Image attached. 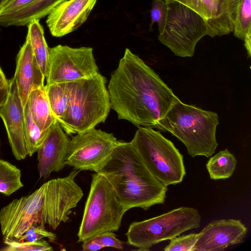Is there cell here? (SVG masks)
Segmentation results:
<instances>
[{"mask_svg":"<svg viewBox=\"0 0 251 251\" xmlns=\"http://www.w3.org/2000/svg\"><path fill=\"white\" fill-rule=\"evenodd\" d=\"M27 27L26 37L30 41L34 57L46 78L48 71L49 48L45 38L43 26L39 20H35L29 23Z\"/></svg>","mask_w":251,"mask_h":251,"instance_id":"21","label":"cell"},{"mask_svg":"<svg viewBox=\"0 0 251 251\" xmlns=\"http://www.w3.org/2000/svg\"><path fill=\"white\" fill-rule=\"evenodd\" d=\"M35 0H7L0 7V15H8L16 12Z\"/></svg>","mask_w":251,"mask_h":251,"instance_id":"31","label":"cell"},{"mask_svg":"<svg viewBox=\"0 0 251 251\" xmlns=\"http://www.w3.org/2000/svg\"><path fill=\"white\" fill-rule=\"evenodd\" d=\"M234 36L244 40L251 29V0H228Z\"/></svg>","mask_w":251,"mask_h":251,"instance_id":"22","label":"cell"},{"mask_svg":"<svg viewBox=\"0 0 251 251\" xmlns=\"http://www.w3.org/2000/svg\"><path fill=\"white\" fill-rule=\"evenodd\" d=\"M103 247H111L119 250L124 248L123 242L116 238L112 231L103 232L94 237Z\"/></svg>","mask_w":251,"mask_h":251,"instance_id":"30","label":"cell"},{"mask_svg":"<svg viewBox=\"0 0 251 251\" xmlns=\"http://www.w3.org/2000/svg\"><path fill=\"white\" fill-rule=\"evenodd\" d=\"M25 133L28 155L37 152L47 134L44 133L34 121L27 101L24 106Z\"/></svg>","mask_w":251,"mask_h":251,"instance_id":"25","label":"cell"},{"mask_svg":"<svg viewBox=\"0 0 251 251\" xmlns=\"http://www.w3.org/2000/svg\"><path fill=\"white\" fill-rule=\"evenodd\" d=\"M57 121L50 128L37 151V168L40 178H47L52 172L62 170L70 141Z\"/></svg>","mask_w":251,"mask_h":251,"instance_id":"14","label":"cell"},{"mask_svg":"<svg viewBox=\"0 0 251 251\" xmlns=\"http://www.w3.org/2000/svg\"><path fill=\"white\" fill-rule=\"evenodd\" d=\"M169 12L166 25L158 39L175 55L192 57L198 42L208 35L207 21L188 7L174 0L167 1Z\"/></svg>","mask_w":251,"mask_h":251,"instance_id":"9","label":"cell"},{"mask_svg":"<svg viewBox=\"0 0 251 251\" xmlns=\"http://www.w3.org/2000/svg\"><path fill=\"white\" fill-rule=\"evenodd\" d=\"M6 246L1 249L4 251H51L52 248L43 239L35 242L19 241L15 239H4Z\"/></svg>","mask_w":251,"mask_h":251,"instance_id":"26","label":"cell"},{"mask_svg":"<svg viewBox=\"0 0 251 251\" xmlns=\"http://www.w3.org/2000/svg\"><path fill=\"white\" fill-rule=\"evenodd\" d=\"M151 174L166 186L181 182L186 175L183 156L159 131L138 127L130 142Z\"/></svg>","mask_w":251,"mask_h":251,"instance_id":"7","label":"cell"},{"mask_svg":"<svg viewBox=\"0 0 251 251\" xmlns=\"http://www.w3.org/2000/svg\"><path fill=\"white\" fill-rule=\"evenodd\" d=\"M73 84V82H67L45 85L52 113L59 123L67 112Z\"/></svg>","mask_w":251,"mask_h":251,"instance_id":"20","label":"cell"},{"mask_svg":"<svg viewBox=\"0 0 251 251\" xmlns=\"http://www.w3.org/2000/svg\"><path fill=\"white\" fill-rule=\"evenodd\" d=\"M23 186L20 170L0 159V193L9 196Z\"/></svg>","mask_w":251,"mask_h":251,"instance_id":"24","label":"cell"},{"mask_svg":"<svg viewBox=\"0 0 251 251\" xmlns=\"http://www.w3.org/2000/svg\"><path fill=\"white\" fill-rule=\"evenodd\" d=\"M244 41L245 47L247 51L248 56L250 57L251 54V29H250L247 33Z\"/></svg>","mask_w":251,"mask_h":251,"instance_id":"33","label":"cell"},{"mask_svg":"<svg viewBox=\"0 0 251 251\" xmlns=\"http://www.w3.org/2000/svg\"><path fill=\"white\" fill-rule=\"evenodd\" d=\"M9 92V86L0 88V108L7 100Z\"/></svg>","mask_w":251,"mask_h":251,"instance_id":"34","label":"cell"},{"mask_svg":"<svg viewBox=\"0 0 251 251\" xmlns=\"http://www.w3.org/2000/svg\"><path fill=\"white\" fill-rule=\"evenodd\" d=\"M97 0H67L48 15L47 25L51 34L61 37L69 34L87 20Z\"/></svg>","mask_w":251,"mask_h":251,"instance_id":"15","label":"cell"},{"mask_svg":"<svg viewBox=\"0 0 251 251\" xmlns=\"http://www.w3.org/2000/svg\"><path fill=\"white\" fill-rule=\"evenodd\" d=\"M198 233H190L171 239L164 251H193L197 241Z\"/></svg>","mask_w":251,"mask_h":251,"instance_id":"29","label":"cell"},{"mask_svg":"<svg viewBox=\"0 0 251 251\" xmlns=\"http://www.w3.org/2000/svg\"><path fill=\"white\" fill-rule=\"evenodd\" d=\"M9 92L6 101L0 108V117L15 158L18 160L28 155L25 133L24 107L14 77L8 80Z\"/></svg>","mask_w":251,"mask_h":251,"instance_id":"12","label":"cell"},{"mask_svg":"<svg viewBox=\"0 0 251 251\" xmlns=\"http://www.w3.org/2000/svg\"><path fill=\"white\" fill-rule=\"evenodd\" d=\"M93 50L90 47L61 45L49 48L46 85L73 82L97 74L98 67Z\"/></svg>","mask_w":251,"mask_h":251,"instance_id":"11","label":"cell"},{"mask_svg":"<svg viewBox=\"0 0 251 251\" xmlns=\"http://www.w3.org/2000/svg\"><path fill=\"white\" fill-rule=\"evenodd\" d=\"M27 101L34 121L41 131L47 134L57 120L52 113L45 85L32 90Z\"/></svg>","mask_w":251,"mask_h":251,"instance_id":"19","label":"cell"},{"mask_svg":"<svg viewBox=\"0 0 251 251\" xmlns=\"http://www.w3.org/2000/svg\"><path fill=\"white\" fill-rule=\"evenodd\" d=\"M201 221L197 209L180 207L149 219L132 223L126 234L127 243L139 251H149L160 242L199 227Z\"/></svg>","mask_w":251,"mask_h":251,"instance_id":"8","label":"cell"},{"mask_svg":"<svg viewBox=\"0 0 251 251\" xmlns=\"http://www.w3.org/2000/svg\"><path fill=\"white\" fill-rule=\"evenodd\" d=\"M44 238H47L50 242H54L56 240V235L47 230L45 225L34 222L25 233L16 240L35 242Z\"/></svg>","mask_w":251,"mask_h":251,"instance_id":"28","label":"cell"},{"mask_svg":"<svg viewBox=\"0 0 251 251\" xmlns=\"http://www.w3.org/2000/svg\"><path fill=\"white\" fill-rule=\"evenodd\" d=\"M7 0H0V7Z\"/></svg>","mask_w":251,"mask_h":251,"instance_id":"36","label":"cell"},{"mask_svg":"<svg viewBox=\"0 0 251 251\" xmlns=\"http://www.w3.org/2000/svg\"><path fill=\"white\" fill-rule=\"evenodd\" d=\"M177 1L203 17L209 26L208 36H221L233 31L228 0H164Z\"/></svg>","mask_w":251,"mask_h":251,"instance_id":"17","label":"cell"},{"mask_svg":"<svg viewBox=\"0 0 251 251\" xmlns=\"http://www.w3.org/2000/svg\"><path fill=\"white\" fill-rule=\"evenodd\" d=\"M248 229L241 220H214L198 233L193 251H224L243 242Z\"/></svg>","mask_w":251,"mask_h":251,"instance_id":"13","label":"cell"},{"mask_svg":"<svg viewBox=\"0 0 251 251\" xmlns=\"http://www.w3.org/2000/svg\"><path fill=\"white\" fill-rule=\"evenodd\" d=\"M106 83L100 73L73 81L68 108L59 123L67 134L82 132L105 122L111 108Z\"/></svg>","mask_w":251,"mask_h":251,"instance_id":"5","label":"cell"},{"mask_svg":"<svg viewBox=\"0 0 251 251\" xmlns=\"http://www.w3.org/2000/svg\"><path fill=\"white\" fill-rule=\"evenodd\" d=\"M118 142L112 133L95 127L76 133L70 140L66 164L77 170L98 173L110 158Z\"/></svg>","mask_w":251,"mask_h":251,"instance_id":"10","label":"cell"},{"mask_svg":"<svg viewBox=\"0 0 251 251\" xmlns=\"http://www.w3.org/2000/svg\"><path fill=\"white\" fill-rule=\"evenodd\" d=\"M126 211L105 176L100 173L93 174L77 233L78 242H83L103 232L118 230Z\"/></svg>","mask_w":251,"mask_h":251,"instance_id":"6","label":"cell"},{"mask_svg":"<svg viewBox=\"0 0 251 251\" xmlns=\"http://www.w3.org/2000/svg\"><path fill=\"white\" fill-rule=\"evenodd\" d=\"M79 171L74 169L66 176L48 181L32 193L2 207L0 226L4 239H18L34 222L54 230L66 222L83 196L75 181Z\"/></svg>","mask_w":251,"mask_h":251,"instance_id":"2","label":"cell"},{"mask_svg":"<svg viewBox=\"0 0 251 251\" xmlns=\"http://www.w3.org/2000/svg\"><path fill=\"white\" fill-rule=\"evenodd\" d=\"M236 164L237 160L234 155L226 149L210 157L206 167L210 177L212 179L218 180L231 176Z\"/></svg>","mask_w":251,"mask_h":251,"instance_id":"23","label":"cell"},{"mask_svg":"<svg viewBox=\"0 0 251 251\" xmlns=\"http://www.w3.org/2000/svg\"><path fill=\"white\" fill-rule=\"evenodd\" d=\"M150 12L151 19L150 30L154 23H157L159 34H162L168 16L169 7L167 1L164 0H153Z\"/></svg>","mask_w":251,"mask_h":251,"instance_id":"27","label":"cell"},{"mask_svg":"<svg viewBox=\"0 0 251 251\" xmlns=\"http://www.w3.org/2000/svg\"><path fill=\"white\" fill-rule=\"evenodd\" d=\"M98 173L110 182L127 211L134 207L146 210L165 202L167 186L149 171L130 142L118 141Z\"/></svg>","mask_w":251,"mask_h":251,"instance_id":"3","label":"cell"},{"mask_svg":"<svg viewBox=\"0 0 251 251\" xmlns=\"http://www.w3.org/2000/svg\"><path fill=\"white\" fill-rule=\"evenodd\" d=\"M107 90L111 108L118 119L138 127L157 128L179 100L159 76L127 48L111 75Z\"/></svg>","mask_w":251,"mask_h":251,"instance_id":"1","label":"cell"},{"mask_svg":"<svg viewBox=\"0 0 251 251\" xmlns=\"http://www.w3.org/2000/svg\"><path fill=\"white\" fill-rule=\"evenodd\" d=\"M217 113L177 100L159 122L157 129L168 131L185 146L192 157H210L218 147Z\"/></svg>","mask_w":251,"mask_h":251,"instance_id":"4","label":"cell"},{"mask_svg":"<svg viewBox=\"0 0 251 251\" xmlns=\"http://www.w3.org/2000/svg\"><path fill=\"white\" fill-rule=\"evenodd\" d=\"M67 0H35L32 3L13 13L0 15V25L25 26L31 21L40 20L48 15L61 3Z\"/></svg>","mask_w":251,"mask_h":251,"instance_id":"18","label":"cell"},{"mask_svg":"<svg viewBox=\"0 0 251 251\" xmlns=\"http://www.w3.org/2000/svg\"><path fill=\"white\" fill-rule=\"evenodd\" d=\"M13 77L24 107L31 92L45 86V76L34 57L30 41L26 37L17 56Z\"/></svg>","mask_w":251,"mask_h":251,"instance_id":"16","label":"cell"},{"mask_svg":"<svg viewBox=\"0 0 251 251\" xmlns=\"http://www.w3.org/2000/svg\"><path fill=\"white\" fill-rule=\"evenodd\" d=\"M82 250L85 251H95L103 248L104 247L95 238L88 239L83 242Z\"/></svg>","mask_w":251,"mask_h":251,"instance_id":"32","label":"cell"},{"mask_svg":"<svg viewBox=\"0 0 251 251\" xmlns=\"http://www.w3.org/2000/svg\"><path fill=\"white\" fill-rule=\"evenodd\" d=\"M9 86V81L0 67V88Z\"/></svg>","mask_w":251,"mask_h":251,"instance_id":"35","label":"cell"}]
</instances>
